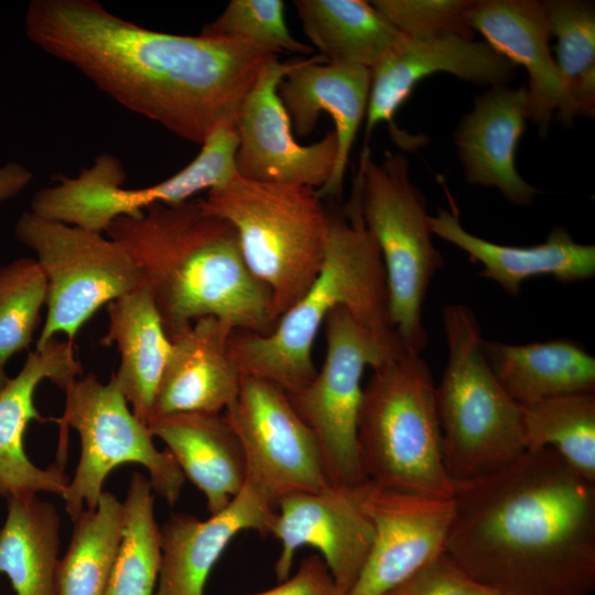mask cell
Listing matches in <instances>:
<instances>
[{
    "instance_id": "cell-1",
    "label": "cell",
    "mask_w": 595,
    "mask_h": 595,
    "mask_svg": "<svg viewBox=\"0 0 595 595\" xmlns=\"http://www.w3.org/2000/svg\"><path fill=\"white\" fill-rule=\"evenodd\" d=\"M24 32L126 109L199 145L216 128L236 126L278 58L247 42L150 30L95 0H32Z\"/></svg>"
},
{
    "instance_id": "cell-2",
    "label": "cell",
    "mask_w": 595,
    "mask_h": 595,
    "mask_svg": "<svg viewBox=\"0 0 595 595\" xmlns=\"http://www.w3.org/2000/svg\"><path fill=\"white\" fill-rule=\"evenodd\" d=\"M444 551L500 595H593L595 483L551 448L456 483Z\"/></svg>"
},
{
    "instance_id": "cell-3",
    "label": "cell",
    "mask_w": 595,
    "mask_h": 595,
    "mask_svg": "<svg viewBox=\"0 0 595 595\" xmlns=\"http://www.w3.org/2000/svg\"><path fill=\"white\" fill-rule=\"evenodd\" d=\"M105 232L131 256L170 338L205 316L235 329H272L269 290L248 269L235 228L202 198L153 205Z\"/></svg>"
},
{
    "instance_id": "cell-4",
    "label": "cell",
    "mask_w": 595,
    "mask_h": 595,
    "mask_svg": "<svg viewBox=\"0 0 595 595\" xmlns=\"http://www.w3.org/2000/svg\"><path fill=\"white\" fill-rule=\"evenodd\" d=\"M338 306L349 311L388 359L408 353L390 317L381 253L364 224L355 184L349 201L329 210L326 256L315 281L270 332L234 329L229 357L241 377L264 379L292 393L315 376L313 344Z\"/></svg>"
},
{
    "instance_id": "cell-5",
    "label": "cell",
    "mask_w": 595,
    "mask_h": 595,
    "mask_svg": "<svg viewBox=\"0 0 595 595\" xmlns=\"http://www.w3.org/2000/svg\"><path fill=\"white\" fill-rule=\"evenodd\" d=\"M203 206L235 228L250 272L269 290L272 328L323 267L329 210L316 190L251 181L237 173L212 188Z\"/></svg>"
},
{
    "instance_id": "cell-6",
    "label": "cell",
    "mask_w": 595,
    "mask_h": 595,
    "mask_svg": "<svg viewBox=\"0 0 595 595\" xmlns=\"http://www.w3.org/2000/svg\"><path fill=\"white\" fill-rule=\"evenodd\" d=\"M357 445L366 477L375 485L454 497L456 484L443 458L435 383L421 355L408 351L372 369L363 389Z\"/></svg>"
},
{
    "instance_id": "cell-7",
    "label": "cell",
    "mask_w": 595,
    "mask_h": 595,
    "mask_svg": "<svg viewBox=\"0 0 595 595\" xmlns=\"http://www.w3.org/2000/svg\"><path fill=\"white\" fill-rule=\"evenodd\" d=\"M447 361L435 386V401L446 470L456 483L488 476L527 450L522 407L491 370L482 329L464 304L442 309Z\"/></svg>"
},
{
    "instance_id": "cell-8",
    "label": "cell",
    "mask_w": 595,
    "mask_h": 595,
    "mask_svg": "<svg viewBox=\"0 0 595 595\" xmlns=\"http://www.w3.org/2000/svg\"><path fill=\"white\" fill-rule=\"evenodd\" d=\"M354 184L364 224L381 253L392 324L405 349L421 355L428 344L424 299L444 266L432 241L424 196L411 182L403 154L388 151L377 163L367 145Z\"/></svg>"
},
{
    "instance_id": "cell-9",
    "label": "cell",
    "mask_w": 595,
    "mask_h": 595,
    "mask_svg": "<svg viewBox=\"0 0 595 595\" xmlns=\"http://www.w3.org/2000/svg\"><path fill=\"white\" fill-rule=\"evenodd\" d=\"M63 391L64 412L56 422L61 429H75L80 440L79 461L62 496L72 520L96 509L106 477L126 463L147 468L152 489L169 505L178 500L185 476L167 450L155 447L154 436L133 414L113 376L105 383L88 374Z\"/></svg>"
},
{
    "instance_id": "cell-10",
    "label": "cell",
    "mask_w": 595,
    "mask_h": 595,
    "mask_svg": "<svg viewBox=\"0 0 595 595\" xmlns=\"http://www.w3.org/2000/svg\"><path fill=\"white\" fill-rule=\"evenodd\" d=\"M14 235L35 253L46 279L47 310L36 348L58 334L74 342L101 306L142 285L129 252L102 232L25 210L15 223Z\"/></svg>"
},
{
    "instance_id": "cell-11",
    "label": "cell",
    "mask_w": 595,
    "mask_h": 595,
    "mask_svg": "<svg viewBox=\"0 0 595 595\" xmlns=\"http://www.w3.org/2000/svg\"><path fill=\"white\" fill-rule=\"evenodd\" d=\"M326 353L313 379L286 393L312 431L332 485L367 482L358 445L357 423L363 398L361 379L390 360L358 326L344 306L334 309L325 323Z\"/></svg>"
},
{
    "instance_id": "cell-12",
    "label": "cell",
    "mask_w": 595,
    "mask_h": 595,
    "mask_svg": "<svg viewBox=\"0 0 595 595\" xmlns=\"http://www.w3.org/2000/svg\"><path fill=\"white\" fill-rule=\"evenodd\" d=\"M223 414L241 444L247 478L275 506L285 496L331 485L312 431L280 387L242 377L237 397Z\"/></svg>"
},
{
    "instance_id": "cell-13",
    "label": "cell",
    "mask_w": 595,
    "mask_h": 595,
    "mask_svg": "<svg viewBox=\"0 0 595 595\" xmlns=\"http://www.w3.org/2000/svg\"><path fill=\"white\" fill-rule=\"evenodd\" d=\"M367 482L353 486L331 484L277 502L270 536L281 544L274 566L279 582L290 576L296 551L311 547L317 550L340 591L349 593L374 539V527L364 507Z\"/></svg>"
},
{
    "instance_id": "cell-14",
    "label": "cell",
    "mask_w": 595,
    "mask_h": 595,
    "mask_svg": "<svg viewBox=\"0 0 595 595\" xmlns=\"http://www.w3.org/2000/svg\"><path fill=\"white\" fill-rule=\"evenodd\" d=\"M298 62L272 61L247 96L236 122V173L251 181L318 190L332 175L337 141L334 131L309 145L296 141L278 86Z\"/></svg>"
},
{
    "instance_id": "cell-15",
    "label": "cell",
    "mask_w": 595,
    "mask_h": 595,
    "mask_svg": "<svg viewBox=\"0 0 595 595\" xmlns=\"http://www.w3.org/2000/svg\"><path fill=\"white\" fill-rule=\"evenodd\" d=\"M364 507L374 527L365 565L347 595H385L444 552L454 499L366 483Z\"/></svg>"
},
{
    "instance_id": "cell-16",
    "label": "cell",
    "mask_w": 595,
    "mask_h": 595,
    "mask_svg": "<svg viewBox=\"0 0 595 595\" xmlns=\"http://www.w3.org/2000/svg\"><path fill=\"white\" fill-rule=\"evenodd\" d=\"M516 66L485 41L444 32L400 39L371 68L366 113V140L381 122H392L399 108L423 78L450 73L461 79L491 87L507 85Z\"/></svg>"
},
{
    "instance_id": "cell-17",
    "label": "cell",
    "mask_w": 595,
    "mask_h": 595,
    "mask_svg": "<svg viewBox=\"0 0 595 595\" xmlns=\"http://www.w3.org/2000/svg\"><path fill=\"white\" fill-rule=\"evenodd\" d=\"M74 342L50 340L30 351L21 370L10 378L0 393V497L50 493L63 496L69 483L65 464L55 462L41 468L24 451L28 424L44 421L34 405V393L45 379L62 390L82 375Z\"/></svg>"
},
{
    "instance_id": "cell-18",
    "label": "cell",
    "mask_w": 595,
    "mask_h": 595,
    "mask_svg": "<svg viewBox=\"0 0 595 595\" xmlns=\"http://www.w3.org/2000/svg\"><path fill=\"white\" fill-rule=\"evenodd\" d=\"M275 515L273 500L247 478L227 507L205 520L187 513L170 516L160 527L162 559L155 595H203L230 541L245 530L270 536Z\"/></svg>"
},
{
    "instance_id": "cell-19",
    "label": "cell",
    "mask_w": 595,
    "mask_h": 595,
    "mask_svg": "<svg viewBox=\"0 0 595 595\" xmlns=\"http://www.w3.org/2000/svg\"><path fill=\"white\" fill-rule=\"evenodd\" d=\"M371 69L345 63H329L316 54L300 58L278 86L294 136H310L321 112L335 125L337 155L327 183L316 190L322 199L339 198L351 148L366 117Z\"/></svg>"
},
{
    "instance_id": "cell-20",
    "label": "cell",
    "mask_w": 595,
    "mask_h": 595,
    "mask_svg": "<svg viewBox=\"0 0 595 595\" xmlns=\"http://www.w3.org/2000/svg\"><path fill=\"white\" fill-rule=\"evenodd\" d=\"M234 329L218 317L205 316L170 338L151 419L180 412L220 413L235 400L242 377L227 348Z\"/></svg>"
},
{
    "instance_id": "cell-21",
    "label": "cell",
    "mask_w": 595,
    "mask_h": 595,
    "mask_svg": "<svg viewBox=\"0 0 595 595\" xmlns=\"http://www.w3.org/2000/svg\"><path fill=\"white\" fill-rule=\"evenodd\" d=\"M125 180L119 159L102 153L77 176H60L55 185L39 190L29 210L48 220L102 232L119 217H140L153 205L183 202L182 186L174 176L141 188L122 187Z\"/></svg>"
},
{
    "instance_id": "cell-22",
    "label": "cell",
    "mask_w": 595,
    "mask_h": 595,
    "mask_svg": "<svg viewBox=\"0 0 595 595\" xmlns=\"http://www.w3.org/2000/svg\"><path fill=\"white\" fill-rule=\"evenodd\" d=\"M527 120L524 86H495L476 98L454 134L467 183L494 186L516 205L533 201L538 190L516 169V150Z\"/></svg>"
},
{
    "instance_id": "cell-23",
    "label": "cell",
    "mask_w": 595,
    "mask_h": 595,
    "mask_svg": "<svg viewBox=\"0 0 595 595\" xmlns=\"http://www.w3.org/2000/svg\"><path fill=\"white\" fill-rule=\"evenodd\" d=\"M467 24L485 42L528 74V119L548 133L561 95V79L549 46L543 4L534 0H474Z\"/></svg>"
},
{
    "instance_id": "cell-24",
    "label": "cell",
    "mask_w": 595,
    "mask_h": 595,
    "mask_svg": "<svg viewBox=\"0 0 595 595\" xmlns=\"http://www.w3.org/2000/svg\"><path fill=\"white\" fill-rule=\"evenodd\" d=\"M429 223L433 235L480 263L479 275L496 282L510 295H517L521 284L536 275H552L562 282L583 281L595 275V246L576 242L562 227L550 231L542 244L515 247L470 234L462 226L455 209L437 208Z\"/></svg>"
},
{
    "instance_id": "cell-25",
    "label": "cell",
    "mask_w": 595,
    "mask_h": 595,
    "mask_svg": "<svg viewBox=\"0 0 595 595\" xmlns=\"http://www.w3.org/2000/svg\"><path fill=\"white\" fill-rule=\"evenodd\" d=\"M147 425L166 444L185 478L204 494L209 515L227 507L244 487L245 454L224 414L180 412L152 418Z\"/></svg>"
},
{
    "instance_id": "cell-26",
    "label": "cell",
    "mask_w": 595,
    "mask_h": 595,
    "mask_svg": "<svg viewBox=\"0 0 595 595\" xmlns=\"http://www.w3.org/2000/svg\"><path fill=\"white\" fill-rule=\"evenodd\" d=\"M106 311L108 329L100 343L116 345L120 358L112 376L133 414L148 424L171 339L143 284L109 302Z\"/></svg>"
},
{
    "instance_id": "cell-27",
    "label": "cell",
    "mask_w": 595,
    "mask_h": 595,
    "mask_svg": "<svg viewBox=\"0 0 595 595\" xmlns=\"http://www.w3.org/2000/svg\"><path fill=\"white\" fill-rule=\"evenodd\" d=\"M483 353L505 390L521 407L595 392V358L569 339L524 345L483 339Z\"/></svg>"
},
{
    "instance_id": "cell-28",
    "label": "cell",
    "mask_w": 595,
    "mask_h": 595,
    "mask_svg": "<svg viewBox=\"0 0 595 595\" xmlns=\"http://www.w3.org/2000/svg\"><path fill=\"white\" fill-rule=\"evenodd\" d=\"M61 518L55 506L36 494L7 499L0 527V573L17 595H57Z\"/></svg>"
},
{
    "instance_id": "cell-29",
    "label": "cell",
    "mask_w": 595,
    "mask_h": 595,
    "mask_svg": "<svg viewBox=\"0 0 595 595\" xmlns=\"http://www.w3.org/2000/svg\"><path fill=\"white\" fill-rule=\"evenodd\" d=\"M305 35L329 63L374 68L401 33L364 0H295Z\"/></svg>"
},
{
    "instance_id": "cell-30",
    "label": "cell",
    "mask_w": 595,
    "mask_h": 595,
    "mask_svg": "<svg viewBox=\"0 0 595 595\" xmlns=\"http://www.w3.org/2000/svg\"><path fill=\"white\" fill-rule=\"evenodd\" d=\"M543 9L556 39L555 63L561 79L556 116L571 126L595 113V10L593 2L548 0Z\"/></svg>"
},
{
    "instance_id": "cell-31",
    "label": "cell",
    "mask_w": 595,
    "mask_h": 595,
    "mask_svg": "<svg viewBox=\"0 0 595 595\" xmlns=\"http://www.w3.org/2000/svg\"><path fill=\"white\" fill-rule=\"evenodd\" d=\"M73 522L57 565V595H105L122 540L123 502L104 490L96 509L84 510Z\"/></svg>"
},
{
    "instance_id": "cell-32",
    "label": "cell",
    "mask_w": 595,
    "mask_h": 595,
    "mask_svg": "<svg viewBox=\"0 0 595 595\" xmlns=\"http://www.w3.org/2000/svg\"><path fill=\"white\" fill-rule=\"evenodd\" d=\"M528 450L551 448L595 483V392L550 398L522 407Z\"/></svg>"
},
{
    "instance_id": "cell-33",
    "label": "cell",
    "mask_w": 595,
    "mask_h": 595,
    "mask_svg": "<svg viewBox=\"0 0 595 595\" xmlns=\"http://www.w3.org/2000/svg\"><path fill=\"white\" fill-rule=\"evenodd\" d=\"M152 490L149 478L132 474L122 540L105 595H155L162 552Z\"/></svg>"
},
{
    "instance_id": "cell-34",
    "label": "cell",
    "mask_w": 595,
    "mask_h": 595,
    "mask_svg": "<svg viewBox=\"0 0 595 595\" xmlns=\"http://www.w3.org/2000/svg\"><path fill=\"white\" fill-rule=\"evenodd\" d=\"M46 303V279L34 258L0 267V365L26 349Z\"/></svg>"
},
{
    "instance_id": "cell-35",
    "label": "cell",
    "mask_w": 595,
    "mask_h": 595,
    "mask_svg": "<svg viewBox=\"0 0 595 595\" xmlns=\"http://www.w3.org/2000/svg\"><path fill=\"white\" fill-rule=\"evenodd\" d=\"M282 0H231L207 23L201 35L247 42L271 51L311 54L315 50L292 36L284 18Z\"/></svg>"
},
{
    "instance_id": "cell-36",
    "label": "cell",
    "mask_w": 595,
    "mask_h": 595,
    "mask_svg": "<svg viewBox=\"0 0 595 595\" xmlns=\"http://www.w3.org/2000/svg\"><path fill=\"white\" fill-rule=\"evenodd\" d=\"M474 0H374L370 3L400 33L410 36L451 32L473 37L467 12Z\"/></svg>"
},
{
    "instance_id": "cell-37",
    "label": "cell",
    "mask_w": 595,
    "mask_h": 595,
    "mask_svg": "<svg viewBox=\"0 0 595 595\" xmlns=\"http://www.w3.org/2000/svg\"><path fill=\"white\" fill-rule=\"evenodd\" d=\"M385 595H500L478 582L445 551Z\"/></svg>"
},
{
    "instance_id": "cell-38",
    "label": "cell",
    "mask_w": 595,
    "mask_h": 595,
    "mask_svg": "<svg viewBox=\"0 0 595 595\" xmlns=\"http://www.w3.org/2000/svg\"><path fill=\"white\" fill-rule=\"evenodd\" d=\"M248 595H346L318 554L303 558L296 572L279 585Z\"/></svg>"
},
{
    "instance_id": "cell-39",
    "label": "cell",
    "mask_w": 595,
    "mask_h": 595,
    "mask_svg": "<svg viewBox=\"0 0 595 595\" xmlns=\"http://www.w3.org/2000/svg\"><path fill=\"white\" fill-rule=\"evenodd\" d=\"M33 180V173L19 162L0 166V203L21 194Z\"/></svg>"
},
{
    "instance_id": "cell-40",
    "label": "cell",
    "mask_w": 595,
    "mask_h": 595,
    "mask_svg": "<svg viewBox=\"0 0 595 595\" xmlns=\"http://www.w3.org/2000/svg\"><path fill=\"white\" fill-rule=\"evenodd\" d=\"M10 378L8 377L4 366L0 365V393L3 391L6 386L8 385Z\"/></svg>"
}]
</instances>
